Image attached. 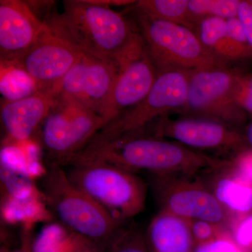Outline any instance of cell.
Masks as SVG:
<instances>
[{
	"label": "cell",
	"mask_w": 252,
	"mask_h": 252,
	"mask_svg": "<svg viewBox=\"0 0 252 252\" xmlns=\"http://www.w3.org/2000/svg\"><path fill=\"white\" fill-rule=\"evenodd\" d=\"M99 162L135 172L144 170L153 175L198 177L224 170L230 160L196 152L177 142L154 136H127L99 144H89L68 158L64 165Z\"/></svg>",
	"instance_id": "obj_1"
},
{
	"label": "cell",
	"mask_w": 252,
	"mask_h": 252,
	"mask_svg": "<svg viewBox=\"0 0 252 252\" xmlns=\"http://www.w3.org/2000/svg\"><path fill=\"white\" fill-rule=\"evenodd\" d=\"M46 23L53 32L81 52L119 68L144 51L135 26L105 2L65 1L63 12Z\"/></svg>",
	"instance_id": "obj_2"
},
{
	"label": "cell",
	"mask_w": 252,
	"mask_h": 252,
	"mask_svg": "<svg viewBox=\"0 0 252 252\" xmlns=\"http://www.w3.org/2000/svg\"><path fill=\"white\" fill-rule=\"evenodd\" d=\"M43 177L46 200L66 228L108 251L123 222L73 185L60 165L54 164Z\"/></svg>",
	"instance_id": "obj_3"
},
{
	"label": "cell",
	"mask_w": 252,
	"mask_h": 252,
	"mask_svg": "<svg viewBox=\"0 0 252 252\" xmlns=\"http://www.w3.org/2000/svg\"><path fill=\"white\" fill-rule=\"evenodd\" d=\"M137 22L144 50L157 74L225 67V63L205 49L195 31L150 17L137 10Z\"/></svg>",
	"instance_id": "obj_4"
},
{
	"label": "cell",
	"mask_w": 252,
	"mask_h": 252,
	"mask_svg": "<svg viewBox=\"0 0 252 252\" xmlns=\"http://www.w3.org/2000/svg\"><path fill=\"white\" fill-rule=\"evenodd\" d=\"M66 173L73 185L120 221L144 210L147 187L135 172L104 162H88L72 165Z\"/></svg>",
	"instance_id": "obj_5"
},
{
	"label": "cell",
	"mask_w": 252,
	"mask_h": 252,
	"mask_svg": "<svg viewBox=\"0 0 252 252\" xmlns=\"http://www.w3.org/2000/svg\"><path fill=\"white\" fill-rule=\"evenodd\" d=\"M191 72L168 71L158 74L145 98L108 123L87 145L143 134L144 129L156 119L165 117L175 109H184Z\"/></svg>",
	"instance_id": "obj_6"
},
{
	"label": "cell",
	"mask_w": 252,
	"mask_h": 252,
	"mask_svg": "<svg viewBox=\"0 0 252 252\" xmlns=\"http://www.w3.org/2000/svg\"><path fill=\"white\" fill-rule=\"evenodd\" d=\"M106 124L103 117L85 106L56 95L41 125V143L60 165L85 148Z\"/></svg>",
	"instance_id": "obj_7"
},
{
	"label": "cell",
	"mask_w": 252,
	"mask_h": 252,
	"mask_svg": "<svg viewBox=\"0 0 252 252\" xmlns=\"http://www.w3.org/2000/svg\"><path fill=\"white\" fill-rule=\"evenodd\" d=\"M240 74L225 67L200 69L190 73L185 112L193 117L233 126L243 122L245 111L237 94Z\"/></svg>",
	"instance_id": "obj_8"
},
{
	"label": "cell",
	"mask_w": 252,
	"mask_h": 252,
	"mask_svg": "<svg viewBox=\"0 0 252 252\" xmlns=\"http://www.w3.org/2000/svg\"><path fill=\"white\" fill-rule=\"evenodd\" d=\"M154 193L160 210L187 220H203L225 227L229 215L211 189L195 177L154 175Z\"/></svg>",
	"instance_id": "obj_9"
},
{
	"label": "cell",
	"mask_w": 252,
	"mask_h": 252,
	"mask_svg": "<svg viewBox=\"0 0 252 252\" xmlns=\"http://www.w3.org/2000/svg\"><path fill=\"white\" fill-rule=\"evenodd\" d=\"M119 69L114 63L84 54L55 86V92L104 118Z\"/></svg>",
	"instance_id": "obj_10"
},
{
	"label": "cell",
	"mask_w": 252,
	"mask_h": 252,
	"mask_svg": "<svg viewBox=\"0 0 252 252\" xmlns=\"http://www.w3.org/2000/svg\"><path fill=\"white\" fill-rule=\"evenodd\" d=\"M153 136L168 137L189 148L228 154L240 153L245 144V138L233 126L195 117L171 120L162 117L156 125Z\"/></svg>",
	"instance_id": "obj_11"
},
{
	"label": "cell",
	"mask_w": 252,
	"mask_h": 252,
	"mask_svg": "<svg viewBox=\"0 0 252 252\" xmlns=\"http://www.w3.org/2000/svg\"><path fill=\"white\" fill-rule=\"evenodd\" d=\"M83 54L53 32L47 24L35 44L16 61L35 80L41 90L44 91L54 89Z\"/></svg>",
	"instance_id": "obj_12"
},
{
	"label": "cell",
	"mask_w": 252,
	"mask_h": 252,
	"mask_svg": "<svg viewBox=\"0 0 252 252\" xmlns=\"http://www.w3.org/2000/svg\"><path fill=\"white\" fill-rule=\"evenodd\" d=\"M47 27L27 3L19 0L0 1L1 61H17L34 45Z\"/></svg>",
	"instance_id": "obj_13"
},
{
	"label": "cell",
	"mask_w": 252,
	"mask_h": 252,
	"mask_svg": "<svg viewBox=\"0 0 252 252\" xmlns=\"http://www.w3.org/2000/svg\"><path fill=\"white\" fill-rule=\"evenodd\" d=\"M157 75L145 50L140 56L122 66L104 113L107 124L143 100L152 89Z\"/></svg>",
	"instance_id": "obj_14"
},
{
	"label": "cell",
	"mask_w": 252,
	"mask_h": 252,
	"mask_svg": "<svg viewBox=\"0 0 252 252\" xmlns=\"http://www.w3.org/2000/svg\"><path fill=\"white\" fill-rule=\"evenodd\" d=\"M56 99V92L51 89L18 100H2L1 121L9 140L11 142L29 140L47 117Z\"/></svg>",
	"instance_id": "obj_15"
},
{
	"label": "cell",
	"mask_w": 252,
	"mask_h": 252,
	"mask_svg": "<svg viewBox=\"0 0 252 252\" xmlns=\"http://www.w3.org/2000/svg\"><path fill=\"white\" fill-rule=\"evenodd\" d=\"M145 235L151 252H194L195 250L189 220L162 210L151 220Z\"/></svg>",
	"instance_id": "obj_16"
},
{
	"label": "cell",
	"mask_w": 252,
	"mask_h": 252,
	"mask_svg": "<svg viewBox=\"0 0 252 252\" xmlns=\"http://www.w3.org/2000/svg\"><path fill=\"white\" fill-rule=\"evenodd\" d=\"M225 20L207 17L198 21L195 32L200 42L205 49L224 63L252 57L251 46L240 44L228 36Z\"/></svg>",
	"instance_id": "obj_17"
},
{
	"label": "cell",
	"mask_w": 252,
	"mask_h": 252,
	"mask_svg": "<svg viewBox=\"0 0 252 252\" xmlns=\"http://www.w3.org/2000/svg\"><path fill=\"white\" fill-rule=\"evenodd\" d=\"M229 168L213 173L210 189L228 215H246L252 210V185Z\"/></svg>",
	"instance_id": "obj_18"
},
{
	"label": "cell",
	"mask_w": 252,
	"mask_h": 252,
	"mask_svg": "<svg viewBox=\"0 0 252 252\" xmlns=\"http://www.w3.org/2000/svg\"><path fill=\"white\" fill-rule=\"evenodd\" d=\"M41 91L37 83L17 61H1L0 92L3 100L26 98Z\"/></svg>",
	"instance_id": "obj_19"
},
{
	"label": "cell",
	"mask_w": 252,
	"mask_h": 252,
	"mask_svg": "<svg viewBox=\"0 0 252 252\" xmlns=\"http://www.w3.org/2000/svg\"><path fill=\"white\" fill-rule=\"evenodd\" d=\"M42 200L40 193L25 199H14L3 195L1 218L9 223H21L25 225L49 220L50 215Z\"/></svg>",
	"instance_id": "obj_20"
},
{
	"label": "cell",
	"mask_w": 252,
	"mask_h": 252,
	"mask_svg": "<svg viewBox=\"0 0 252 252\" xmlns=\"http://www.w3.org/2000/svg\"><path fill=\"white\" fill-rule=\"evenodd\" d=\"M188 0H142L137 1V11L150 17L181 25L195 31L189 11Z\"/></svg>",
	"instance_id": "obj_21"
},
{
	"label": "cell",
	"mask_w": 252,
	"mask_h": 252,
	"mask_svg": "<svg viewBox=\"0 0 252 252\" xmlns=\"http://www.w3.org/2000/svg\"><path fill=\"white\" fill-rule=\"evenodd\" d=\"M81 236L59 224L47 225L31 245L33 252H73Z\"/></svg>",
	"instance_id": "obj_22"
},
{
	"label": "cell",
	"mask_w": 252,
	"mask_h": 252,
	"mask_svg": "<svg viewBox=\"0 0 252 252\" xmlns=\"http://www.w3.org/2000/svg\"><path fill=\"white\" fill-rule=\"evenodd\" d=\"M240 0H189V11L195 24L203 18L238 17Z\"/></svg>",
	"instance_id": "obj_23"
},
{
	"label": "cell",
	"mask_w": 252,
	"mask_h": 252,
	"mask_svg": "<svg viewBox=\"0 0 252 252\" xmlns=\"http://www.w3.org/2000/svg\"><path fill=\"white\" fill-rule=\"evenodd\" d=\"M0 177L5 196L25 199L39 193L31 178L3 165H1Z\"/></svg>",
	"instance_id": "obj_24"
},
{
	"label": "cell",
	"mask_w": 252,
	"mask_h": 252,
	"mask_svg": "<svg viewBox=\"0 0 252 252\" xmlns=\"http://www.w3.org/2000/svg\"><path fill=\"white\" fill-rule=\"evenodd\" d=\"M107 252H151L145 233L137 227L123 228Z\"/></svg>",
	"instance_id": "obj_25"
},
{
	"label": "cell",
	"mask_w": 252,
	"mask_h": 252,
	"mask_svg": "<svg viewBox=\"0 0 252 252\" xmlns=\"http://www.w3.org/2000/svg\"><path fill=\"white\" fill-rule=\"evenodd\" d=\"M195 246L207 243L226 231L225 227L203 220H189Z\"/></svg>",
	"instance_id": "obj_26"
},
{
	"label": "cell",
	"mask_w": 252,
	"mask_h": 252,
	"mask_svg": "<svg viewBox=\"0 0 252 252\" xmlns=\"http://www.w3.org/2000/svg\"><path fill=\"white\" fill-rule=\"evenodd\" d=\"M194 252H244L237 245L229 230L207 243L195 246Z\"/></svg>",
	"instance_id": "obj_27"
},
{
	"label": "cell",
	"mask_w": 252,
	"mask_h": 252,
	"mask_svg": "<svg viewBox=\"0 0 252 252\" xmlns=\"http://www.w3.org/2000/svg\"><path fill=\"white\" fill-rule=\"evenodd\" d=\"M230 233L244 252H252V214L240 219Z\"/></svg>",
	"instance_id": "obj_28"
},
{
	"label": "cell",
	"mask_w": 252,
	"mask_h": 252,
	"mask_svg": "<svg viewBox=\"0 0 252 252\" xmlns=\"http://www.w3.org/2000/svg\"><path fill=\"white\" fill-rule=\"evenodd\" d=\"M230 161L232 171L252 185V151L240 152Z\"/></svg>",
	"instance_id": "obj_29"
},
{
	"label": "cell",
	"mask_w": 252,
	"mask_h": 252,
	"mask_svg": "<svg viewBox=\"0 0 252 252\" xmlns=\"http://www.w3.org/2000/svg\"><path fill=\"white\" fill-rule=\"evenodd\" d=\"M237 100L245 112L252 113V76L240 75Z\"/></svg>",
	"instance_id": "obj_30"
},
{
	"label": "cell",
	"mask_w": 252,
	"mask_h": 252,
	"mask_svg": "<svg viewBox=\"0 0 252 252\" xmlns=\"http://www.w3.org/2000/svg\"><path fill=\"white\" fill-rule=\"evenodd\" d=\"M238 17L243 24L249 44L252 49V5L249 1H242Z\"/></svg>",
	"instance_id": "obj_31"
},
{
	"label": "cell",
	"mask_w": 252,
	"mask_h": 252,
	"mask_svg": "<svg viewBox=\"0 0 252 252\" xmlns=\"http://www.w3.org/2000/svg\"><path fill=\"white\" fill-rule=\"evenodd\" d=\"M225 22L228 36L240 44L250 45L243 24L238 17L228 18L225 20Z\"/></svg>",
	"instance_id": "obj_32"
},
{
	"label": "cell",
	"mask_w": 252,
	"mask_h": 252,
	"mask_svg": "<svg viewBox=\"0 0 252 252\" xmlns=\"http://www.w3.org/2000/svg\"><path fill=\"white\" fill-rule=\"evenodd\" d=\"M73 252H107V251L97 244L81 237L77 246Z\"/></svg>",
	"instance_id": "obj_33"
},
{
	"label": "cell",
	"mask_w": 252,
	"mask_h": 252,
	"mask_svg": "<svg viewBox=\"0 0 252 252\" xmlns=\"http://www.w3.org/2000/svg\"><path fill=\"white\" fill-rule=\"evenodd\" d=\"M1 252H33L32 250L31 247L24 246L23 248L20 249L18 250H13V251H10V250H6V249H1Z\"/></svg>",
	"instance_id": "obj_34"
},
{
	"label": "cell",
	"mask_w": 252,
	"mask_h": 252,
	"mask_svg": "<svg viewBox=\"0 0 252 252\" xmlns=\"http://www.w3.org/2000/svg\"><path fill=\"white\" fill-rule=\"evenodd\" d=\"M246 140L252 147V122L249 126L247 130Z\"/></svg>",
	"instance_id": "obj_35"
},
{
	"label": "cell",
	"mask_w": 252,
	"mask_h": 252,
	"mask_svg": "<svg viewBox=\"0 0 252 252\" xmlns=\"http://www.w3.org/2000/svg\"><path fill=\"white\" fill-rule=\"evenodd\" d=\"M250 1V4H251L252 5V0H251V1Z\"/></svg>",
	"instance_id": "obj_36"
}]
</instances>
